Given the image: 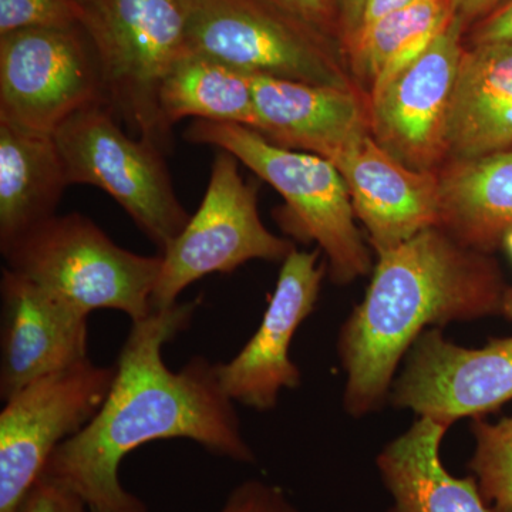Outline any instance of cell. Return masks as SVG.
Returning <instances> with one entry per match:
<instances>
[{
	"label": "cell",
	"mask_w": 512,
	"mask_h": 512,
	"mask_svg": "<svg viewBox=\"0 0 512 512\" xmlns=\"http://www.w3.org/2000/svg\"><path fill=\"white\" fill-rule=\"evenodd\" d=\"M200 303L177 302L131 322L103 406L50 457L42 476L79 495L89 511L148 512L121 485L119 470L124 457L151 441L191 440L214 456L255 463L217 363L194 356L180 372L165 365V345L190 328Z\"/></svg>",
	"instance_id": "cell-1"
},
{
	"label": "cell",
	"mask_w": 512,
	"mask_h": 512,
	"mask_svg": "<svg viewBox=\"0 0 512 512\" xmlns=\"http://www.w3.org/2000/svg\"><path fill=\"white\" fill-rule=\"evenodd\" d=\"M363 301L340 328L343 406L365 417L389 400L394 375L429 328L503 313V272L490 254L430 227L382 252Z\"/></svg>",
	"instance_id": "cell-2"
},
{
	"label": "cell",
	"mask_w": 512,
	"mask_h": 512,
	"mask_svg": "<svg viewBox=\"0 0 512 512\" xmlns=\"http://www.w3.org/2000/svg\"><path fill=\"white\" fill-rule=\"evenodd\" d=\"M184 138L228 151L272 185L285 200V231L318 244L336 285L369 274L372 259L357 228L348 187L328 158L276 146L254 128L239 124L195 120L185 128Z\"/></svg>",
	"instance_id": "cell-3"
},
{
	"label": "cell",
	"mask_w": 512,
	"mask_h": 512,
	"mask_svg": "<svg viewBox=\"0 0 512 512\" xmlns=\"http://www.w3.org/2000/svg\"><path fill=\"white\" fill-rule=\"evenodd\" d=\"M6 268L89 316L100 309L147 318L160 276L161 255L134 254L119 247L79 212L55 215L3 252Z\"/></svg>",
	"instance_id": "cell-4"
},
{
	"label": "cell",
	"mask_w": 512,
	"mask_h": 512,
	"mask_svg": "<svg viewBox=\"0 0 512 512\" xmlns=\"http://www.w3.org/2000/svg\"><path fill=\"white\" fill-rule=\"evenodd\" d=\"M181 2L191 52L251 76L359 89L346 57L329 42L328 33L276 0Z\"/></svg>",
	"instance_id": "cell-5"
},
{
	"label": "cell",
	"mask_w": 512,
	"mask_h": 512,
	"mask_svg": "<svg viewBox=\"0 0 512 512\" xmlns=\"http://www.w3.org/2000/svg\"><path fill=\"white\" fill-rule=\"evenodd\" d=\"M84 30L99 55L107 106L140 138L161 150L171 130L158 93L175 60L187 52L181 0H93Z\"/></svg>",
	"instance_id": "cell-6"
},
{
	"label": "cell",
	"mask_w": 512,
	"mask_h": 512,
	"mask_svg": "<svg viewBox=\"0 0 512 512\" xmlns=\"http://www.w3.org/2000/svg\"><path fill=\"white\" fill-rule=\"evenodd\" d=\"M70 185H92L110 195L161 252L191 215L174 190L165 151L130 137L107 104L74 114L55 133Z\"/></svg>",
	"instance_id": "cell-7"
},
{
	"label": "cell",
	"mask_w": 512,
	"mask_h": 512,
	"mask_svg": "<svg viewBox=\"0 0 512 512\" xmlns=\"http://www.w3.org/2000/svg\"><path fill=\"white\" fill-rule=\"evenodd\" d=\"M238 164L228 151L215 156L200 208L160 254L163 266L151 308H168L194 282L212 274H232L249 261L282 264L296 248L265 227L258 194L254 185L245 183Z\"/></svg>",
	"instance_id": "cell-8"
},
{
	"label": "cell",
	"mask_w": 512,
	"mask_h": 512,
	"mask_svg": "<svg viewBox=\"0 0 512 512\" xmlns=\"http://www.w3.org/2000/svg\"><path fill=\"white\" fill-rule=\"evenodd\" d=\"M107 104L99 55L84 29L0 36V123L55 136L64 121Z\"/></svg>",
	"instance_id": "cell-9"
},
{
	"label": "cell",
	"mask_w": 512,
	"mask_h": 512,
	"mask_svg": "<svg viewBox=\"0 0 512 512\" xmlns=\"http://www.w3.org/2000/svg\"><path fill=\"white\" fill-rule=\"evenodd\" d=\"M116 366L84 360L28 384L0 413V512H15L56 448L103 406Z\"/></svg>",
	"instance_id": "cell-10"
},
{
	"label": "cell",
	"mask_w": 512,
	"mask_h": 512,
	"mask_svg": "<svg viewBox=\"0 0 512 512\" xmlns=\"http://www.w3.org/2000/svg\"><path fill=\"white\" fill-rule=\"evenodd\" d=\"M457 15L412 64L367 96L370 134L406 167L439 173L447 163L451 101L463 57Z\"/></svg>",
	"instance_id": "cell-11"
},
{
	"label": "cell",
	"mask_w": 512,
	"mask_h": 512,
	"mask_svg": "<svg viewBox=\"0 0 512 512\" xmlns=\"http://www.w3.org/2000/svg\"><path fill=\"white\" fill-rule=\"evenodd\" d=\"M390 403L450 427L463 417H484L512 402V338L480 349L461 348L430 328L404 357Z\"/></svg>",
	"instance_id": "cell-12"
},
{
	"label": "cell",
	"mask_w": 512,
	"mask_h": 512,
	"mask_svg": "<svg viewBox=\"0 0 512 512\" xmlns=\"http://www.w3.org/2000/svg\"><path fill=\"white\" fill-rule=\"evenodd\" d=\"M320 249H293L282 262L261 325L234 359L217 363L218 380L234 403L269 412L285 389L302 383L299 367L289 357L293 336L315 311L328 265L319 264Z\"/></svg>",
	"instance_id": "cell-13"
},
{
	"label": "cell",
	"mask_w": 512,
	"mask_h": 512,
	"mask_svg": "<svg viewBox=\"0 0 512 512\" xmlns=\"http://www.w3.org/2000/svg\"><path fill=\"white\" fill-rule=\"evenodd\" d=\"M0 399L89 360V316L74 311L12 269H2Z\"/></svg>",
	"instance_id": "cell-14"
},
{
	"label": "cell",
	"mask_w": 512,
	"mask_h": 512,
	"mask_svg": "<svg viewBox=\"0 0 512 512\" xmlns=\"http://www.w3.org/2000/svg\"><path fill=\"white\" fill-rule=\"evenodd\" d=\"M332 163L377 255L439 224V174L406 167L372 134L345 148Z\"/></svg>",
	"instance_id": "cell-15"
},
{
	"label": "cell",
	"mask_w": 512,
	"mask_h": 512,
	"mask_svg": "<svg viewBox=\"0 0 512 512\" xmlns=\"http://www.w3.org/2000/svg\"><path fill=\"white\" fill-rule=\"evenodd\" d=\"M254 130L276 146L332 161L370 134L369 100L359 89L251 76Z\"/></svg>",
	"instance_id": "cell-16"
},
{
	"label": "cell",
	"mask_w": 512,
	"mask_h": 512,
	"mask_svg": "<svg viewBox=\"0 0 512 512\" xmlns=\"http://www.w3.org/2000/svg\"><path fill=\"white\" fill-rule=\"evenodd\" d=\"M512 147V43L464 49L447 131L448 161Z\"/></svg>",
	"instance_id": "cell-17"
},
{
	"label": "cell",
	"mask_w": 512,
	"mask_h": 512,
	"mask_svg": "<svg viewBox=\"0 0 512 512\" xmlns=\"http://www.w3.org/2000/svg\"><path fill=\"white\" fill-rule=\"evenodd\" d=\"M450 427L419 417L383 448L377 468L390 495L389 512H491L476 478H458L441 461V441Z\"/></svg>",
	"instance_id": "cell-18"
},
{
	"label": "cell",
	"mask_w": 512,
	"mask_h": 512,
	"mask_svg": "<svg viewBox=\"0 0 512 512\" xmlns=\"http://www.w3.org/2000/svg\"><path fill=\"white\" fill-rule=\"evenodd\" d=\"M55 137L0 123V251L55 217L69 187Z\"/></svg>",
	"instance_id": "cell-19"
},
{
	"label": "cell",
	"mask_w": 512,
	"mask_h": 512,
	"mask_svg": "<svg viewBox=\"0 0 512 512\" xmlns=\"http://www.w3.org/2000/svg\"><path fill=\"white\" fill-rule=\"evenodd\" d=\"M439 224L464 247L491 254L512 228V147L439 170Z\"/></svg>",
	"instance_id": "cell-20"
},
{
	"label": "cell",
	"mask_w": 512,
	"mask_h": 512,
	"mask_svg": "<svg viewBox=\"0 0 512 512\" xmlns=\"http://www.w3.org/2000/svg\"><path fill=\"white\" fill-rule=\"evenodd\" d=\"M456 15L453 0H421L359 30L343 45L353 80L366 96L406 69Z\"/></svg>",
	"instance_id": "cell-21"
},
{
	"label": "cell",
	"mask_w": 512,
	"mask_h": 512,
	"mask_svg": "<svg viewBox=\"0 0 512 512\" xmlns=\"http://www.w3.org/2000/svg\"><path fill=\"white\" fill-rule=\"evenodd\" d=\"M158 104L170 130L188 117L256 127L251 74L191 50L165 74Z\"/></svg>",
	"instance_id": "cell-22"
},
{
	"label": "cell",
	"mask_w": 512,
	"mask_h": 512,
	"mask_svg": "<svg viewBox=\"0 0 512 512\" xmlns=\"http://www.w3.org/2000/svg\"><path fill=\"white\" fill-rule=\"evenodd\" d=\"M471 433L476 446L468 468L481 497L491 512H512V417L498 423L477 417Z\"/></svg>",
	"instance_id": "cell-23"
},
{
	"label": "cell",
	"mask_w": 512,
	"mask_h": 512,
	"mask_svg": "<svg viewBox=\"0 0 512 512\" xmlns=\"http://www.w3.org/2000/svg\"><path fill=\"white\" fill-rule=\"evenodd\" d=\"M25 29H84L76 0H0V36Z\"/></svg>",
	"instance_id": "cell-24"
},
{
	"label": "cell",
	"mask_w": 512,
	"mask_h": 512,
	"mask_svg": "<svg viewBox=\"0 0 512 512\" xmlns=\"http://www.w3.org/2000/svg\"><path fill=\"white\" fill-rule=\"evenodd\" d=\"M220 512H299L284 491L264 481L249 480L228 495Z\"/></svg>",
	"instance_id": "cell-25"
},
{
	"label": "cell",
	"mask_w": 512,
	"mask_h": 512,
	"mask_svg": "<svg viewBox=\"0 0 512 512\" xmlns=\"http://www.w3.org/2000/svg\"><path fill=\"white\" fill-rule=\"evenodd\" d=\"M15 512H89V508L72 490L42 476Z\"/></svg>",
	"instance_id": "cell-26"
},
{
	"label": "cell",
	"mask_w": 512,
	"mask_h": 512,
	"mask_svg": "<svg viewBox=\"0 0 512 512\" xmlns=\"http://www.w3.org/2000/svg\"><path fill=\"white\" fill-rule=\"evenodd\" d=\"M483 43H512V0H504L478 22L471 35V45Z\"/></svg>",
	"instance_id": "cell-27"
},
{
	"label": "cell",
	"mask_w": 512,
	"mask_h": 512,
	"mask_svg": "<svg viewBox=\"0 0 512 512\" xmlns=\"http://www.w3.org/2000/svg\"><path fill=\"white\" fill-rule=\"evenodd\" d=\"M276 2L325 33H329L338 18L339 0H276Z\"/></svg>",
	"instance_id": "cell-28"
},
{
	"label": "cell",
	"mask_w": 512,
	"mask_h": 512,
	"mask_svg": "<svg viewBox=\"0 0 512 512\" xmlns=\"http://www.w3.org/2000/svg\"><path fill=\"white\" fill-rule=\"evenodd\" d=\"M419 2H421V0H366L355 33L367 28V26L372 25L376 20L382 19L383 16L389 15V13L409 8V6ZM355 33H353V35H355ZM348 40H346V42H348ZM345 43H343V45H345Z\"/></svg>",
	"instance_id": "cell-29"
},
{
	"label": "cell",
	"mask_w": 512,
	"mask_h": 512,
	"mask_svg": "<svg viewBox=\"0 0 512 512\" xmlns=\"http://www.w3.org/2000/svg\"><path fill=\"white\" fill-rule=\"evenodd\" d=\"M453 2L458 18L468 23L474 19H484L504 0H453Z\"/></svg>",
	"instance_id": "cell-30"
},
{
	"label": "cell",
	"mask_w": 512,
	"mask_h": 512,
	"mask_svg": "<svg viewBox=\"0 0 512 512\" xmlns=\"http://www.w3.org/2000/svg\"><path fill=\"white\" fill-rule=\"evenodd\" d=\"M366 0H339V25L343 43L355 33Z\"/></svg>",
	"instance_id": "cell-31"
},
{
	"label": "cell",
	"mask_w": 512,
	"mask_h": 512,
	"mask_svg": "<svg viewBox=\"0 0 512 512\" xmlns=\"http://www.w3.org/2000/svg\"><path fill=\"white\" fill-rule=\"evenodd\" d=\"M501 315L512 320V286H508L507 291H505L503 313H501Z\"/></svg>",
	"instance_id": "cell-32"
},
{
	"label": "cell",
	"mask_w": 512,
	"mask_h": 512,
	"mask_svg": "<svg viewBox=\"0 0 512 512\" xmlns=\"http://www.w3.org/2000/svg\"><path fill=\"white\" fill-rule=\"evenodd\" d=\"M93 0H76L77 5L83 10L84 22H86L87 12H89L90 6H92Z\"/></svg>",
	"instance_id": "cell-33"
},
{
	"label": "cell",
	"mask_w": 512,
	"mask_h": 512,
	"mask_svg": "<svg viewBox=\"0 0 512 512\" xmlns=\"http://www.w3.org/2000/svg\"><path fill=\"white\" fill-rule=\"evenodd\" d=\"M504 244L507 245L508 251L512 255V228L505 234Z\"/></svg>",
	"instance_id": "cell-34"
},
{
	"label": "cell",
	"mask_w": 512,
	"mask_h": 512,
	"mask_svg": "<svg viewBox=\"0 0 512 512\" xmlns=\"http://www.w3.org/2000/svg\"><path fill=\"white\" fill-rule=\"evenodd\" d=\"M89 512H93V511H89Z\"/></svg>",
	"instance_id": "cell-35"
}]
</instances>
